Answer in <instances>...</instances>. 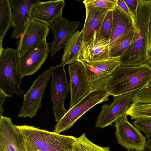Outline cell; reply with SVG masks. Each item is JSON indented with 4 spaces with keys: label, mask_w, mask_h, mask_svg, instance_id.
<instances>
[{
    "label": "cell",
    "mask_w": 151,
    "mask_h": 151,
    "mask_svg": "<svg viewBox=\"0 0 151 151\" xmlns=\"http://www.w3.org/2000/svg\"><path fill=\"white\" fill-rule=\"evenodd\" d=\"M80 24L79 21H68L62 15L49 26L54 35V39L50 47V57L53 58L56 53L65 47Z\"/></svg>",
    "instance_id": "4fadbf2b"
},
{
    "label": "cell",
    "mask_w": 151,
    "mask_h": 151,
    "mask_svg": "<svg viewBox=\"0 0 151 151\" xmlns=\"http://www.w3.org/2000/svg\"><path fill=\"white\" fill-rule=\"evenodd\" d=\"M7 97L1 92H0V115H3L4 111L2 107L3 103Z\"/></svg>",
    "instance_id": "d6a6232c"
},
{
    "label": "cell",
    "mask_w": 151,
    "mask_h": 151,
    "mask_svg": "<svg viewBox=\"0 0 151 151\" xmlns=\"http://www.w3.org/2000/svg\"><path fill=\"white\" fill-rule=\"evenodd\" d=\"M116 5L131 18L134 25L135 23V19L124 0H117Z\"/></svg>",
    "instance_id": "f546056e"
},
{
    "label": "cell",
    "mask_w": 151,
    "mask_h": 151,
    "mask_svg": "<svg viewBox=\"0 0 151 151\" xmlns=\"http://www.w3.org/2000/svg\"><path fill=\"white\" fill-rule=\"evenodd\" d=\"M83 37L82 29L81 31L77 30L74 33L64 47L61 63L65 65L78 61V53Z\"/></svg>",
    "instance_id": "44dd1931"
},
{
    "label": "cell",
    "mask_w": 151,
    "mask_h": 151,
    "mask_svg": "<svg viewBox=\"0 0 151 151\" xmlns=\"http://www.w3.org/2000/svg\"><path fill=\"white\" fill-rule=\"evenodd\" d=\"M65 5L64 0L39 1L31 8L30 19L41 22L49 26L62 15Z\"/></svg>",
    "instance_id": "2e32d148"
},
{
    "label": "cell",
    "mask_w": 151,
    "mask_h": 151,
    "mask_svg": "<svg viewBox=\"0 0 151 151\" xmlns=\"http://www.w3.org/2000/svg\"><path fill=\"white\" fill-rule=\"evenodd\" d=\"M151 17V0H138L134 36L128 48L119 57L120 65L137 66L147 63Z\"/></svg>",
    "instance_id": "6da1fadb"
},
{
    "label": "cell",
    "mask_w": 151,
    "mask_h": 151,
    "mask_svg": "<svg viewBox=\"0 0 151 151\" xmlns=\"http://www.w3.org/2000/svg\"><path fill=\"white\" fill-rule=\"evenodd\" d=\"M12 9L9 0H0V55L4 50L2 46V40L10 27L12 26Z\"/></svg>",
    "instance_id": "7402d4cb"
},
{
    "label": "cell",
    "mask_w": 151,
    "mask_h": 151,
    "mask_svg": "<svg viewBox=\"0 0 151 151\" xmlns=\"http://www.w3.org/2000/svg\"><path fill=\"white\" fill-rule=\"evenodd\" d=\"M127 116H122L115 122V135L118 143L128 151H142L146 144V138L128 121Z\"/></svg>",
    "instance_id": "ba28073f"
},
{
    "label": "cell",
    "mask_w": 151,
    "mask_h": 151,
    "mask_svg": "<svg viewBox=\"0 0 151 151\" xmlns=\"http://www.w3.org/2000/svg\"><path fill=\"white\" fill-rule=\"evenodd\" d=\"M50 78V68L44 71L33 81L29 89L24 94L23 103L18 114L19 117L32 118L36 116L41 107L42 98Z\"/></svg>",
    "instance_id": "52a82bcc"
},
{
    "label": "cell",
    "mask_w": 151,
    "mask_h": 151,
    "mask_svg": "<svg viewBox=\"0 0 151 151\" xmlns=\"http://www.w3.org/2000/svg\"><path fill=\"white\" fill-rule=\"evenodd\" d=\"M110 95L106 89L95 90L88 94L71 108L54 126L53 132L60 134L72 126L86 112L96 105L108 101Z\"/></svg>",
    "instance_id": "5b68a950"
},
{
    "label": "cell",
    "mask_w": 151,
    "mask_h": 151,
    "mask_svg": "<svg viewBox=\"0 0 151 151\" xmlns=\"http://www.w3.org/2000/svg\"><path fill=\"white\" fill-rule=\"evenodd\" d=\"M113 25V11H108L99 32L100 35L103 38L110 40Z\"/></svg>",
    "instance_id": "4316f807"
},
{
    "label": "cell",
    "mask_w": 151,
    "mask_h": 151,
    "mask_svg": "<svg viewBox=\"0 0 151 151\" xmlns=\"http://www.w3.org/2000/svg\"><path fill=\"white\" fill-rule=\"evenodd\" d=\"M113 25L110 45L119 37L134 27L131 19L117 5L113 11Z\"/></svg>",
    "instance_id": "ffe728a7"
},
{
    "label": "cell",
    "mask_w": 151,
    "mask_h": 151,
    "mask_svg": "<svg viewBox=\"0 0 151 151\" xmlns=\"http://www.w3.org/2000/svg\"><path fill=\"white\" fill-rule=\"evenodd\" d=\"M133 94L134 92H132L114 96L111 104L103 105L101 111L97 117L95 127L104 128L111 124L120 117L127 115L126 112L132 102Z\"/></svg>",
    "instance_id": "30bf717a"
},
{
    "label": "cell",
    "mask_w": 151,
    "mask_h": 151,
    "mask_svg": "<svg viewBox=\"0 0 151 151\" xmlns=\"http://www.w3.org/2000/svg\"><path fill=\"white\" fill-rule=\"evenodd\" d=\"M68 71L70 79V109L88 94L90 90L83 66L80 62L68 65Z\"/></svg>",
    "instance_id": "5bb4252c"
},
{
    "label": "cell",
    "mask_w": 151,
    "mask_h": 151,
    "mask_svg": "<svg viewBox=\"0 0 151 151\" xmlns=\"http://www.w3.org/2000/svg\"><path fill=\"white\" fill-rule=\"evenodd\" d=\"M61 63L51 67V92L50 98L53 104L55 121L58 122L67 111L64 106L65 101L70 90L65 67Z\"/></svg>",
    "instance_id": "8992f818"
},
{
    "label": "cell",
    "mask_w": 151,
    "mask_h": 151,
    "mask_svg": "<svg viewBox=\"0 0 151 151\" xmlns=\"http://www.w3.org/2000/svg\"><path fill=\"white\" fill-rule=\"evenodd\" d=\"M110 40L102 37L95 32L90 39L82 43L78 56V61L99 60L109 58Z\"/></svg>",
    "instance_id": "8fae6325"
},
{
    "label": "cell",
    "mask_w": 151,
    "mask_h": 151,
    "mask_svg": "<svg viewBox=\"0 0 151 151\" xmlns=\"http://www.w3.org/2000/svg\"><path fill=\"white\" fill-rule=\"evenodd\" d=\"M23 138L27 151H40L31 141L23 137Z\"/></svg>",
    "instance_id": "1f68e13d"
},
{
    "label": "cell",
    "mask_w": 151,
    "mask_h": 151,
    "mask_svg": "<svg viewBox=\"0 0 151 151\" xmlns=\"http://www.w3.org/2000/svg\"><path fill=\"white\" fill-rule=\"evenodd\" d=\"M50 28L46 24L31 19L27 24L19 41L17 51V57L41 42L46 40Z\"/></svg>",
    "instance_id": "7c38bea8"
},
{
    "label": "cell",
    "mask_w": 151,
    "mask_h": 151,
    "mask_svg": "<svg viewBox=\"0 0 151 151\" xmlns=\"http://www.w3.org/2000/svg\"><path fill=\"white\" fill-rule=\"evenodd\" d=\"M147 63L151 67V52L149 54L148 59Z\"/></svg>",
    "instance_id": "d590c367"
},
{
    "label": "cell",
    "mask_w": 151,
    "mask_h": 151,
    "mask_svg": "<svg viewBox=\"0 0 151 151\" xmlns=\"http://www.w3.org/2000/svg\"><path fill=\"white\" fill-rule=\"evenodd\" d=\"M135 29L134 27L118 38L110 46V57H119L128 48L131 44Z\"/></svg>",
    "instance_id": "603a6c76"
},
{
    "label": "cell",
    "mask_w": 151,
    "mask_h": 151,
    "mask_svg": "<svg viewBox=\"0 0 151 151\" xmlns=\"http://www.w3.org/2000/svg\"><path fill=\"white\" fill-rule=\"evenodd\" d=\"M133 125L144 132L148 139L151 137V117L137 119L134 121Z\"/></svg>",
    "instance_id": "f1b7e54d"
},
{
    "label": "cell",
    "mask_w": 151,
    "mask_h": 151,
    "mask_svg": "<svg viewBox=\"0 0 151 151\" xmlns=\"http://www.w3.org/2000/svg\"><path fill=\"white\" fill-rule=\"evenodd\" d=\"M151 77L147 63L137 66L119 65L114 71L106 90L113 96L134 92L145 85Z\"/></svg>",
    "instance_id": "7a4b0ae2"
},
{
    "label": "cell",
    "mask_w": 151,
    "mask_h": 151,
    "mask_svg": "<svg viewBox=\"0 0 151 151\" xmlns=\"http://www.w3.org/2000/svg\"><path fill=\"white\" fill-rule=\"evenodd\" d=\"M126 114L131 120L146 117H151V103L133 102L127 111Z\"/></svg>",
    "instance_id": "d4e9b609"
},
{
    "label": "cell",
    "mask_w": 151,
    "mask_h": 151,
    "mask_svg": "<svg viewBox=\"0 0 151 151\" xmlns=\"http://www.w3.org/2000/svg\"><path fill=\"white\" fill-rule=\"evenodd\" d=\"M135 19L138 0H123Z\"/></svg>",
    "instance_id": "4dcf8cb0"
},
{
    "label": "cell",
    "mask_w": 151,
    "mask_h": 151,
    "mask_svg": "<svg viewBox=\"0 0 151 151\" xmlns=\"http://www.w3.org/2000/svg\"><path fill=\"white\" fill-rule=\"evenodd\" d=\"M0 151H27L22 135L11 119L0 116Z\"/></svg>",
    "instance_id": "9a60e30c"
},
{
    "label": "cell",
    "mask_w": 151,
    "mask_h": 151,
    "mask_svg": "<svg viewBox=\"0 0 151 151\" xmlns=\"http://www.w3.org/2000/svg\"><path fill=\"white\" fill-rule=\"evenodd\" d=\"M22 78L18 68L16 50L6 47L0 55V92L7 97L17 93L21 97L24 90L20 87Z\"/></svg>",
    "instance_id": "277c9868"
},
{
    "label": "cell",
    "mask_w": 151,
    "mask_h": 151,
    "mask_svg": "<svg viewBox=\"0 0 151 151\" xmlns=\"http://www.w3.org/2000/svg\"><path fill=\"white\" fill-rule=\"evenodd\" d=\"M83 65L90 91L95 90L106 89L113 73H110L96 68L86 61H79Z\"/></svg>",
    "instance_id": "d6986e66"
},
{
    "label": "cell",
    "mask_w": 151,
    "mask_h": 151,
    "mask_svg": "<svg viewBox=\"0 0 151 151\" xmlns=\"http://www.w3.org/2000/svg\"><path fill=\"white\" fill-rule=\"evenodd\" d=\"M15 127L25 138L31 141L40 151H73L77 138L62 135L27 124Z\"/></svg>",
    "instance_id": "3957f363"
},
{
    "label": "cell",
    "mask_w": 151,
    "mask_h": 151,
    "mask_svg": "<svg viewBox=\"0 0 151 151\" xmlns=\"http://www.w3.org/2000/svg\"><path fill=\"white\" fill-rule=\"evenodd\" d=\"M73 151H110L108 147H102L93 143L88 139L86 133L77 137L74 144Z\"/></svg>",
    "instance_id": "cb8c5ba5"
},
{
    "label": "cell",
    "mask_w": 151,
    "mask_h": 151,
    "mask_svg": "<svg viewBox=\"0 0 151 151\" xmlns=\"http://www.w3.org/2000/svg\"><path fill=\"white\" fill-rule=\"evenodd\" d=\"M142 151H151V139H148L146 145Z\"/></svg>",
    "instance_id": "e575fe53"
},
{
    "label": "cell",
    "mask_w": 151,
    "mask_h": 151,
    "mask_svg": "<svg viewBox=\"0 0 151 151\" xmlns=\"http://www.w3.org/2000/svg\"><path fill=\"white\" fill-rule=\"evenodd\" d=\"M132 101L144 104L151 103V77L145 85L134 92Z\"/></svg>",
    "instance_id": "484cf974"
},
{
    "label": "cell",
    "mask_w": 151,
    "mask_h": 151,
    "mask_svg": "<svg viewBox=\"0 0 151 151\" xmlns=\"http://www.w3.org/2000/svg\"><path fill=\"white\" fill-rule=\"evenodd\" d=\"M86 16L82 29L83 34L82 42L90 39L96 31L99 32L107 9L85 5Z\"/></svg>",
    "instance_id": "ac0fdd59"
},
{
    "label": "cell",
    "mask_w": 151,
    "mask_h": 151,
    "mask_svg": "<svg viewBox=\"0 0 151 151\" xmlns=\"http://www.w3.org/2000/svg\"><path fill=\"white\" fill-rule=\"evenodd\" d=\"M50 45L46 40L42 41L17 58L18 70L22 78L32 75L40 69L49 53Z\"/></svg>",
    "instance_id": "9c48e42d"
},
{
    "label": "cell",
    "mask_w": 151,
    "mask_h": 151,
    "mask_svg": "<svg viewBox=\"0 0 151 151\" xmlns=\"http://www.w3.org/2000/svg\"><path fill=\"white\" fill-rule=\"evenodd\" d=\"M12 10V38L20 39L25 28L30 19L29 12L37 0H9Z\"/></svg>",
    "instance_id": "e0dca14e"
},
{
    "label": "cell",
    "mask_w": 151,
    "mask_h": 151,
    "mask_svg": "<svg viewBox=\"0 0 151 151\" xmlns=\"http://www.w3.org/2000/svg\"><path fill=\"white\" fill-rule=\"evenodd\" d=\"M117 0H85L83 1L84 5L113 11L116 6Z\"/></svg>",
    "instance_id": "83f0119b"
},
{
    "label": "cell",
    "mask_w": 151,
    "mask_h": 151,
    "mask_svg": "<svg viewBox=\"0 0 151 151\" xmlns=\"http://www.w3.org/2000/svg\"><path fill=\"white\" fill-rule=\"evenodd\" d=\"M151 52V17L149 25V46L148 53L149 54Z\"/></svg>",
    "instance_id": "836d02e7"
}]
</instances>
